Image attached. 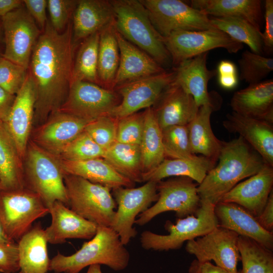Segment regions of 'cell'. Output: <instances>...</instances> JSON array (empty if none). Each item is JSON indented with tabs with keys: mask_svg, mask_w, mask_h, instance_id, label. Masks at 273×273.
I'll use <instances>...</instances> for the list:
<instances>
[{
	"mask_svg": "<svg viewBox=\"0 0 273 273\" xmlns=\"http://www.w3.org/2000/svg\"><path fill=\"white\" fill-rule=\"evenodd\" d=\"M72 21L61 32L48 20L31 54L28 68L36 86L34 116L57 112L65 102L71 83L74 48Z\"/></svg>",
	"mask_w": 273,
	"mask_h": 273,
	"instance_id": "6da1fadb",
	"label": "cell"
},
{
	"mask_svg": "<svg viewBox=\"0 0 273 273\" xmlns=\"http://www.w3.org/2000/svg\"><path fill=\"white\" fill-rule=\"evenodd\" d=\"M219 162L197 187L200 199L215 205L242 180L259 172L266 164L241 136L222 141Z\"/></svg>",
	"mask_w": 273,
	"mask_h": 273,
	"instance_id": "7a4b0ae2",
	"label": "cell"
},
{
	"mask_svg": "<svg viewBox=\"0 0 273 273\" xmlns=\"http://www.w3.org/2000/svg\"><path fill=\"white\" fill-rule=\"evenodd\" d=\"M129 253L118 235L110 226H98L95 235L75 253L65 256L58 252L50 262L49 271L79 273L86 266L104 264L115 271L128 265Z\"/></svg>",
	"mask_w": 273,
	"mask_h": 273,
	"instance_id": "3957f363",
	"label": "cell"
},
{
	"mask_svg": "<svg viewBox=\"0 0 273 273\" xmlns=\"http://www.w3.org/2000/svg\"><path fill=\"white\" fill-rule=\"evenodd\" d=\"M116 31L154 59L163 68L172 64L161 36L153 26L140 0L111 1ZM165 69V68H164Z\"/></svg>",
	"mask_w": 273,
	"mask_h": 273,
	"instance_id": "277c9868",
	"label": "cell"
},
{
	"mask_svg": "<svg viewBox=\"0 0 273 273\" xmlns=\"http://www.w3.org/2000/svg\"><path fill=\"white\" fill-rule=\"evenodd\" d=\"M215 205L201 199L196 213L178 218L175 224L167 221L164 225L167 235H159L145 231L141 235L142 247L146 250L168 251L179 249L186 241L203 236L218 225L214 212Z\"/></svg>",
	"mask_w": 273,
	"mask_h": 273,
	"instance_id": "5b68a950",
	"label": "cell"
},
{
	"mask_svg": "<svg viewBox=\"0 0 273 273\" xmlns=\"http://www.w3.org/2000/svg\"><path fill=\"white\" fill-rule=\"evenodd\" d=\"M68 206L98 226H110L116 208L110 189L82 177L64 174Z\"/></svg>",
	"mask_w": 273,
	"mask_h": 273,
	"instance_id": "8992f818",
	"label": "cell"
},
{
	"mask_svg": "<svg viewBox=\"0 0 273 273\" xmlns=\"http://www.w3.org/2000/svg\"><path fill=\"white\" fill-rule=\"evenodd\" d=\"M53 156L34 144L29 145L28 149L26 171L27 189L38 195L48 208L56 201L68 206L64 174L59 162Z\"/></svg>",
	"mask_w": 273,
	"mask_h": 273,
	"instance_id": "52a82bcc",
	"label": "cell"
},
{
	"mask_svg": "<svg viewBox=\"0 0 273 273\" xmlns=\"http://www.w3.org/2000/svg\"><path fill=\"white\" fill-rule=\"evenodd\" d=\"M49 213L39 196L27 188L0 191V220L14 242L31 229L34 221Z\"/></svg>",
	"mask_w": 273,
	"mask_h": 273,
	"instance_id": "ba28073f",
	"label": "cell"
},
{
	"mask_svg": "<svg viewBox=\"0 0 273 273\" xmlns=\"http://www.w3.org/2000/svg\"><path fill=\"white\" fill-rule=\"evenodd\" d=\"M157 31L163 38L172 32L217 29L210 18L179 0H140Z\"/></svg>",
	"mask_w": 273,
	"mask_h": 273,
	"instance_id": "9c48e42d",
	"label": "cell"
},
{
	"mask_svg": "<svg viewBox=\"0 0 273 273\" xmlns=\"http://www.w3.org/2000/svg\"><path fill=\"white\" fill-rule=\"evenodd\" d=\"M156 203L138 215L135 223L143 226L164 212L173 211L178 218L195 214L200 206L197 185L188 177L177 176L157 182Z\"/></svg>",
	"mask_w": 273,
	"mask_h": 273,
	"instance_id": "30bf717a",
	"label": "cell"
},
{
	"mask_svg": "<svg viewBox=\"0 0 273 273\" xmlns=\"http://www.w3.org/2000/svg\"><path fill=\"white\" fill-rule=\"evenodd\" d=\"M117 205L110 226L124 245L137 235L133 226L136 216L149 208L158 199L157 182L149 181L138 188L119 187L113 189Z\"/></svg>",
	"mask_w": 273,
	"mask_h": 273,
	"instance_id": "8fae6325",
	"label": "cell"
},
{
	"mask_svg": "<svg viewBox=\"0 0 273 273\" xmlns=\"http://www.w3.org/2000/svg\"><path fill=\"white\" fill-rule=\"evenodd\" d=\"M164 43L177 66L186 60L216 48H223L230 53H236L243 44L218 29L199 31H177L163 38Z\"/></svg>",
	"mask_w": 273,
	"mask_h": 273,
	"instance_id": "7c38bea8",
	"label": "cell"
},
{
	"mask_svg": "<svg viewBox=\"0 0 273 273\" xmlns=\"http://www.w3.org/2000/svg\"><path fill=\"white\" fill-rule=\"evenodd\" d=\"M2 57L28 69L33 48L42 31L24 5L1 18Z\"/></svg>",
	"mask_w": 273,
	"mask_h": 273,
	"instance_id": "4fadbf2b",
	"label": "cell"
},
{
	"mask_svg": "<svg viewBox=\"0 0 273 273\" xmlns=\"http://www.w3.org/2000/svg\"><path fill=\"white\" fill-rule=\"evenodd\" d=\"M120 102L114 90L83 81L73 82L67 97L57 111L88 121L108 115Z\"/></svg>",
	"mask_w": 273,
	"mask_h": 273,
	"instance_id": "5bb4252c",
	"label": "cell"
},
{
	"mask_svg": "<svg viewBox=\"0 0 273 273\" xmlns=\"http://www.w3.org/2000/svg\"><path fill=\"white\" fill-rule=\"evenodd\" d=\"M175 72H163L127 82L117 86L114 90L120 97V102L108 115L119 119L152 107L164 90L173 81Z\"/></svg>",
	"mask_w": 273,
	"mask_h": 273,
	"instance_id": "9a60e30c",
	"label": "cell"
},
{
	"mask_svg": "<svg viewBox=\"0 0 273 273\" xmlns=\"http://www.w3.org/2000/svg\"><path fill=\"white\" fill-rule=\"evenodd\" d=\"M239 237L235 232L218 225L205 235L187 241L186 250L200 262L214 261L216 265L236 272L240 260Z\"/></svg>",
	"mask_w": 273,
	"mask_h": 273,
	"instance_id": "2e32d148",
	"label": "cell"
},
{
	"mask_svg": "<svg viewBox=\"0 0 273 273\" xmlns=\"http://www.w3.org/2000/svg\"><path fill=\"white\" fill-rule=\"evenodd\" d=\"M36 96L35 84L28 73L24 84L16 95L13 105L4 122L15 143L20 158L26 153L34 117Z\"/></svg>",
	"mask_w": 273,
	"mask_h": 273,
	"instance_id": "e0dca14e",
	"label": "cell"
},
{
	"mask_svg": "<svg viewBox=\"0 0 273 273\" xmlns=\"http://www.w3.org/2000/svg\"><path fill=\"white\" fill-rule=\"evenodd\" d=\"M152 108L161 129L173 125H187L199 108L193 97L173 81Z\"/></svg>",
	"mask_w": 273,
	"mask_h": 273,
	"instance_id": "ac0fdd59",
	"label": "cell"
},
{
	"mask_svg": "<svg viewBox=\"0 0 273 273\" xmlns=\"http://www.w3.org/2000/svg\"><path fill=\"white\" fill-rule=\"evenodd\" d=\"M272 186L273 167L265 164L257 173L238 183L219 202L237 204L257 217L266 204Z\"/></svg>",
	"mask_w": 273,
	"mask_h": 273,
	"instance_id": "d6986e66",
	"label": "cell"
},
{
	"mask_svg": "<svg viewBox=\"0 0 273 273\" xmlns=\"http://www.w3.org/2000/svg\"><path fill=\"white\" fill-rule=\"evenodd\" d=\"M209 52L204 53L180 63L173 69V81L194 99L200 107L210 105L216 108L214 95L208 90L209 81L217 74L216 70L207 67Z\"/></svg>",
	"mask_w": 273,
	"mask_h": 273,
	"instance_id": "ffe728a7",
	"label": "cell"
},
{
	"mask_svg": "<svg viewBox=\"0 0 273 273\" xmlns=\"http://www.w3.org/2000/svg\"><path fill=\"white\" fill-rule=\"evenodd\" d=\"M222 123L230 132L239 134L266 164L273 167L272 124L234 112L228 114Z\"/></svg>",
	"mask_w": 273,
	"mask_h": 273,
	"instance_id": "44dd1931",
	"label": "cell"
},
{
	"mask_svg": "<svg viewBox=\"0 0 273 273\" xmlns=\"http://www.w3.org/2000/svg\"><path fill=\"white\" fill-rule=\"evenodd\" d=\"M49 209L52 222L44 230L48 243L58 244L69 239H89L95 235L98 225L79 216L62 202H55Z\"/></svg>",
	"mask_w": 273,
	"mask_h": 273,
	"instance_id": "7402d4cb",
	"label": "cell"
},
{
	"mask_svg": "<svg viewBox=\"0 0 273 273\" xmlns=\"http://www.w3.org/2000/svg\"><path fill=\"white\" fill-rule=\"evenodd\" d=\"M37 131L35 141L39 147L58 156L69 143L84 131L90 121L57 111Z\"/></svg>",
	"mask_w": 273,
	"mask_h": 273,
	"instance_id": "603a6c76",
	"label": "cell"
},
{
	"mask_svg": "<svg viewBox=\"0 0 273 273\" xmlns=\"http://www.w3.org/2000/svg\"><path fill=\"white\" fill-rule=\"evenodd\" d=\"M214 212L218 226L273 250V233L263 229L256 218L242 206L233 203L219 202L215 205Z\"/></svg>",
	"mask_w": 273,
	"mask_h": 273,
	"instance_id": "cb8c5ba5",
	"label": "cell"
},
{
	"mask_svg": "<svg viewBox=\"0 0 273 273\" xmlns=\"http://www.w3.org/2000/svg\"><path fill=\"white\" fill-rule=\"evenodd\" d=\"M119 64L114 89L124 83L163 72L166 70L146 52L130 42L117 31Z\"/></svg>",
	"mask_w": 273,
	"mask_h": 273,
	"instance_id": "d4e9b609",
	"label": "cell"
},
{
	"mask_svg": "<svg viewBox=\"0 0 273 273\" xmlns=\"http://www.w3.org/2000/svg\"><path fill=\"white\" fill-rule=\"evenodd\" d=\"M230 106L240 115L273 123V80L249 84L235 92Z\"/></svg>",
	"mask_w": 273,
	"mask_h": 273,
	"instance_id": "484cf974",
	"label": "cell"
},
{
	"mask_svg": "<svg viewBox=\"0 0 273 273\" xmlns=\"http://www.w3.org/2000/svg\"><path fill=\"white\" fill-rule=\"evenodd\" d=\"M72 38L76 44L111 24L114 12L111 1L79 0L72 18Z\"/></svg>",
	"mask_w": 273,
	"mask_h": 273,
	"instance_id": "4316f807",
	"label": "cell"
},
{
	"mask_svg": "<svg viewBox=\"0 0 273 273\" xmlns=\"http://www.w3.org/2000/svg\"><path fill=\"white\" fill-rule=\"evenodd\" d=\"M59 163L64 174L77 176L110 189L121 187L132 188L134 185L103 158L79 161L61 159Z\"/></svg>",
	"mask_w": 273,
	"mask_h": 273,
	"instance_id": "83f0119b",
	"label": "cell"
},
{
	"mask_svg": "<svg viewBox=\"0 0 273 273\" xmlns=\"http://www.w3.org/2000/svg\"><path fill=\"white\" fill-rule=\"evenodd\" d=\"M216 161L196 155L187 158L164 159L154 169L142 174V181L158 182L170 176H184L200 184Z\"/></svg>",
	"mask_w": 273,
	"mask_h": 273,
	"instance_id": "f1b7e54d",
	"label": "cell"
},
{
	"mask_svg": "<svg viewBox=\"0 0 273 273\" xmlns=\"http://www.w3.org/2000/svg\"><path fill=\"white\" fill-rule=\"evenodd\" d=\"M44 230L40 223L35 224L19 240V273H47L49 258Z\"/></svg>",
	"mask_w": 273,
	"mask_h": 273,
	"instance_id": "f546056e",
	"label": "cell"
},
{
	"mask_svg": "<svg viewBox=\"0 0 273 273\" xmlns=\"http://www.w3.org/2000/svg\"><path fill=\"white\" fill-rule=\"evenodd\" d=\"M260 0H192V7L212 17L243 19L261 31L262 13Z\"/></svg>",
	"mask_w": 273,
	"mask_h": 273,
	"instance_id": "4dcf8cb0",
	"label": "cell"
},
{
	"mask_svg": "<svg viewBox=\"0 0 273 273\" xmlns=\"http://www.w3.org/2000/svg\"><path fill=\"white\" fill-rule=\"evenodd\" d=\"M215 108L210 105L200 107L196 116L187 126L193 154H201L216 162L222 141L216 137L211 126V115Z\"/></svg>",
	"mask_w": 273,
	"mask_h": 273,
	"instance_id": "1f68e13d",
	"label": "cell"
},
{
	"mask_svg": "<svg viewBox=\"0 0 273 273\" xmlns=\"http://www.w3.org/2000/svg\"><path fill=\"white\" fill-rule=\"evenodd\" d=\"M98 76L99 85L114 90L120 55L114 21L100 32Z\"/></svg>",
	"mask_w": 273,
	"mask_h": 273,
	"instance_id": "d6a6232c",
	"label": "cell"
},
{
	"mask_svg": "<svg viewBox=\"0 0 273 273\" xmlns=\"http://www.w3.org/2000/svg\"><path fill=\"white\" fill-rule=\"evenodd\" d=\"M20 156L5 123L0 121V184L1 190L24 188Z\"/></svg>",
	"mask_w": 273,
	"mask_h": 273,
	"instance_id": "836d02e7",
	"label": "cell"
},
{
	"mask_svg": "<svg viewBox=\"0 0 273 273\" xmlns=\"http://www.w3.org/2000/svg\"><path fill=\"white\" fill-rule=\"evenodd\" d=\"M103 158L133 182H142L143 172L140 145L115 142L105 150Z\"/></svg>",
	"mask_w": 273,
	"mask_h": 273,
	"instance_id": "e575fe53",
	"label": "cell"
},
{
	"mask_svg": "<svg viewBox=\"0 0 273 273\" xmlns=\"http://www.w3.org/2000/svg\"><path fill=\"white\" fill-rule=\"evenodd\" d=\"M140 146L143 173L154 169L165 159L161 129L152 107L144 111V130Z\"/></svg>",
	"mask_w": 273,
	"mask_h": 273,
	"instance_id": "d590c367",
	"label": "cell"
},
{
	"mask_svg": "<svg viewBox=\"0 0 273 273\" xmlns=\"http://www.w3.org/2000/svg\"><path fill=\"white\" fill-rule=\"evenodd\" d=\"M211 23L233 39L247 44L254 53L262 55L263 45L261 32L247 21L233 17H211Z\"/></svg>",
	"mask_w": 273,
	"mask_h": 273,
	"instance_id": "8d00e7d4",
	"label": "cell"
},
{
	"mask_svg": "<svg viewBox=\"0 0 273 273\" xmlns=\"http://www.w3.org/2000/svg\"><path fill=\"white\" fill-rule=\"evenodd\" d=\"M99 38L100 33L97 32L82 41L74 57L72 83L83 81L99 85L98 76Z\"/></svg>",
	"mask_w": 273,
	"mask_h": 273,
	"instance_id": "74e56055",
	"label": "cell"
},
{
	"mask_svg": "<svg viewBox=\"0 0 273 273\" xmlns=\"http://www.w3.org/2000/svg\"><path fill=\"white\" fill-rule=\"evenodd\" d=\"M238 247L242 261V273H273L272 250L241 236Z\"/></svg>",
	"mask_w": 273,
	"mask_h": 273,
	"instance_id": "f35d334b",
	"label": "cell"
},
{
	"mask_svg": "<svg viewBox=\"0 0 273 273\" xmlns=\"http://www.w3.org/2000/svg\"><path fill=\"white\" fill-rule=\"evenodd\" d=\"M239 79L249 84L261 82L273 70V59L248 50L244 51L238 60Z\"/></svg>",
	"mask_w": 273,
	"mask_h": 273,
	"instance_id": "ab89813d",
	"label": "cell"
},
{
	"mask_svg": "<svg viewBox=\"0 0 273 273\" xmlns=\"http://www.w3.org/2000/svg\"><path fill=\"white\" fill-rule=\"evenodd\" d=\"M165 156L170 159L187 158L196 155L191 150L187 125H173L161 129Z\"/></svg>",
	"mask_w": 273,
	"mask_h": 273,
	"instance_id": "60d3db41",
	"label": "cell"
},
{
	"mask_svg": "<svg viewBox=\"0 0 273 273\" xmlns=\"http://www.w3.org/2000/svg\"><path fill=\"white\" fill-rule=\"evenodd\" d=\"M105 150L84 131L69 143L58 155L61 159L79 161L103 158Z\"/></svg>",
	"mask_w": 273,
	"mask_h": 273,
	"instance_id": "b9f144b4",
	"label": "cell"
},
{
	"mask_svg": "<svg viewBox=\"0 0 273 273\" xmlns=\"http://www.w3.org/2000/svg\"><path fill=\"white\" fill-rule=\"evenodd\" d=\"M117 122L110 116H103L89 122L84 131L105 150L116 142Z\"/></svg>",
	"mask_w": 273,
	"mask_h": 273,
	"instance_id": "7bdbcfd3",
	"label": "cell"
},
{
	"mask_svg": "<svg viewBox=\"0 0 273 273\" xmlns=\"http://www.w3.org/2000/svg\"><path fill=\"white\" fill-rule=\"evenodd\" d=\"M144 126V112L118 119L116 142L140 145Z\"/></svg>",
	"mask_w": 273,
	"mask_h": 273,
	"instance_id": "ee69618b",
	"label": "cell"
},
{
	"mask_svg": "<svg viewBox=\"0 0 273 273\" xmlns=\"http://www.w3.org/2000/svg\"><path fill=\"white\" fill-rule=\"evenodd\" d=\"M28 69L0 57V87L16 95L24 84Z\"/></svg>",
	"mask_w": 273,
	"mask_h": 273,
	"instance_id": "f6af8a7d",
	"label": "cell"
},
{
	"mask_svg": "<svg viewBox=\"0 0 273 273\" xmlns=\"http://www.w3.org/2000/svg\"><path fill=\"white\" fill-rule=\"evenodd\" d=\"M78 1L48 0L49 22L57 32H63L71 21Z\"/></svg>",
	"mask_w": 273,
	"mask_h": 273,
	"instance_id": "bcb514c9",
	"label": "cell"
},
{
	"mask_svg": "<svg viewBox=\"0 0 273 273\" xmlns=\"http://www.w3.org/2000/svg\"><path fill=\"white\" fill-rule=\"evenodd\" d=\"M19 269L18 244L0 242V272L15 273Z\"/></svg>",
	"mask_w": 273,
	"mask_h": 273,
	"instance_id": "7dc6e473",
	"label": "cell"
},
{
	"mask_svg": "<svg viewBox=\"0 0 273 273\" xmlns=\"http://www.w3.org/2000/svg\"><path fill=\"white\" fill-rule=\"evenodd\" d=\"M23 3L27 12L42 31L48 20L47 16L48 0H23Z\"/></svg>",
	"mask_w": 273,
	"mask_h": 273,
	"instance_id": "c3c4849f",
	"label": "cell"
},
{
	"mask_svg": "<svg viewBox=\"0 0 273 273\" xmlns=\"http://www.w3.org/2000/svg\"><path fill=\"white\" fill-rule=\"evenodd\" d=\"M265 28L261 33L263 51L271 53L273 49V1H265Z\"/></svg>",
	"mask_w": 273,
	"mask_h": 273,
	"instance_id": "681fc988",
	"label": "cell"
},
{
	"mask_svg": "<svg viewBox=\"0 0 273 273\" xmlns=\"http://www.w3.org/2000/svg\"><path fill=\"white\" fill-rule=\"evenodd\" d=\"M256 218L263 229L273 233V190L271 192L261 213Z\"/></svg>",
	"mask_w": 273,
	"mask_h": 273,
	"instance_id": "f907efd6",
	"label": "cell"
},
{
	"mask_svg": "<svg viewBox=\"0 0 273 273\" xmlns=\"http://www.w3.org/2000/svg\"><path fill=\"white\" fill-rule=\"evenodd\" d=\"M187 273H242L241 270L232 272L211 263L200 262L194 259L191 263Z\"/></svg>",
	"mask_w": 273,
	"mask_h": 273,
	"instance_id": "816d5d0a",
	"label": "cell"
},
{
	"mask_svg": "<svg viewBox=\"0 0 273 273\" xmlns=\"http://www.w3.org/2000/svg\"><path fill=\"white\" fill-rule=\"evenodd\" d=\"M16 95L0 87V121L5 122L13 105Z\"/></svg>",
	"mask_w": 273,
	"mask_h": 273,
	"instance_id": "f5cc1de1",
	"label": "cell"
},
{
	"mask_svg": "<svg viewBox=\"0 0 273 273\" xmlns=\"http://www.w3.org/2000/svg\"><path fill=\"white\" fill-rule=\"evenodd\" d=\"M217 80L222 88L232 89L238 85L239 77L238 74L218 75Z\"/></svg>",
	"mask_w": 273,
	"mask_h": 273,
	"instance_id": "db71d44e",
	"label": "cell"
},
{
	"mask_svg": "<svg viewBox=\"0 0 273 273\" xmlns=\"http://www.w3.org/2000/svg\"><path fill=\"white\" fill-rule=\"evenodd\" d=\"M23 5V1L21 0H0V17L6 16Z\"/></svg>",
	"mask_w": 273,
	"mask_h": 273,
	"instance_id": "11a10c76",
	"label": "cell"
},
{
	"mask_svg": "<svg viewBox=\"0 0 273 273\" xmlns=\"http://www.w3.org/2000/svg\"><path fill=\"white\" fill-rule=\"evenodd\" d=\"M218 75L238 74L236 65L229 60H222L218 64L217 68Z\"/></svg>",
	"mask_w": 273,
	"mask_h": 273,
	"instance_id": "9f6ffc18",
	"label": "cell"
},
{
	"mask_svg": "<svg viewBox=\"0 0 273 273\" xmlns=\"http://www.w3.org/2000/svg\"><path fill=\"white\" fill-rule=\"evenodd\" d=\"M0 242L6 243H11L15 242L11 240L7 235L3 224L0 220Z\"/></svg>",
	"mask_w": 273,
	"mask_h": 273,
	"instance_id": "6f0895ef",
	"label": "cell"
},
{
	"mask_svg": "<svg viewBox=\"0 0 273 273\" xmlns=\"http://www.w3.org/2000/svg\"><path fill=\"white\" fill-rule=\"evenodd\" d=\"M4 50V33L2 19L0 17V57L2 56Z\"/></svg>",
	"mask_w": 273,
	"mask_h": 273,
	"instance_id": "680465c9",
	"label": "cell"
},
{
	"mask_svg": "<svg viewBox=\"0 0 273 273\" xmlns=\"http://www.w3.org/2000/svg\"><path fill=\"white\" fill-rule=\"evenodd\" d=\"M86 273H102L99 264H94L89 266Z\"/></svg>",
	"mask_w": 273,
	"mask_h": 273,
	"instance_id": "91938a15",
	"label": "cell"
},
{
	"mask_svg": "<svg viewBox=\"0 0 273 273\" xmlns=\"http://www.w3.org/2000/svg\"><path fill=\"white\" fill-rule=\"evenodd\" d=\"M1 190V184H0V191Z\"/></svg>",
	"mask_w": 273,
	"mask_h": 273,
	"instance_id": "94428289",
	"label": "cell"
}]
</instances>
